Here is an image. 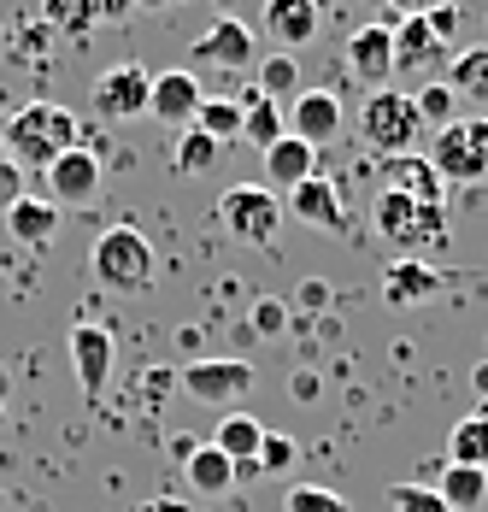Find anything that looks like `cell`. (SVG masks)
<instances>
[{
  "label": "cell",
  "instance_id": "obj_1",
  "mask_svg": "<svg viewBox=\"0 0 488 512\" xmlns=\"http://www.w3.org/2000/svg\"><path fill=\"white\" fill-rule=\"evenodd\" d=\"M0 142H6L12 159H30V165L48 171L59 154L83 148V130H77V112H65V106H53V101H30V106H18V112L6 118Z\"/></svg>",
  "mask_w": 488,
  "mask_h": 512
},
{
  "label": "cell",
  "instance_id": "obj_2",
  "mask_svg": "<svg viewBox=\"0 0 488 512\" xmlns=\"http://www.w3.org/2000/svg\"><path fill=\"white\" fill-rule=\"evenodd\" d=\"M377 236L394 248V259H424L430 248L447 242V206L383 189V201H377Z\"/></svg>",
  "mask_w": 488,
  "mask_h": 512
},
{
  "label": "cell",
  "instance_id": "obj_3",
  "mask_svg": "<svg viewBox=\"0 0 488 512\" xmlns=\"http://www.w3.org/2000/svg\"><path fill=\"white\" fill-rule=\"evenodd\" d=\"M359 136H365V148L371 154H418V136H424V118H418V106L412 95H400V89H371L365 106H359Z\"/></svg>",
  "mask_w": 488,
  "mask_h": 512
},
{
  "label": "cell",
  "instance_id": "obj_4",
  "mask_svg": "<svg viewBox=\"0 0 488 512\" xmlns=\"http://www.w3.org/2000/svg\"><path fill=\"white\" fill-rule=\"evenodd\" d=\"M89 265H95V283L118 289V295H142L153 283V248H147V236L136 224H112L95 242Z\"/></svg>",
  "mask_w": 488,
  "mask_h": 512
},
{
  "label": "cell",
  "instance_id": "obj_5",
  "mask_svg": "<svg viewBox=\"0 0 488 512\" xmlns=\"http://www.w3.org/2000/svg\"><path fill=\"white\" fill-rule=\"evenodd\" d=\"M430 165L441 183H483L488 177V118H453L430 142Z\"/></svg>",
  "mask_w": 488,
  "mask_h": 512
},
{
  "label": "cell",
  "instance_id": "obj_6",
  "mask_svg": "<svg viewBox=\"0 0 488 512\" xmlns=\"http://www.w3.org/2000/svg\"><path fill=\"white\" fill-rule=\"evenodd\" d=\"M218 218H224V230L247 242V248H265V242H277V230H283V201L265 189V183H242V189H224V201H218Z\"/></svg>",
  "mask_w": 488,
  "mask_h": 512
},
{
  "label": "cell",
  "instance_id": "obj_7",
  "mask_svg": "<svg viewBox=\"0 0 488 512\" xmlns=\"http://www.w3.org/2000/svg\"><path fill=\"white\" fill-rule=\"evenodd\" d=\"M253 383H259V371L247 359H195V365H183V389L200 407H236L242 395H253Z\"/></svg>",
  "mask_w": 488,
  "mask_h": 512
},
{
  "label": "cell",
  "instance_id": "obj_8",
  "mask_svg": "<svg viewBox=\"0 0 488 512\" xmlns=\"http://www.w3.org/2000/svg\"><path fill=\"white\" fill-rule=\"evenodd\" d=\"M147 95H153V71L147 65H106L95 77V89H89V106H95L100 118H147Z\"/></svg>",
  "mask_w": 488,
  "mask_h": 512
},
{
  "label": "cell",
  "instance_id": "obj_9",
  "mask_svg": "<svg viewBox=\"0 0 488 512\" xmlns=\"http://www.w3.org/2000/svg\"><path fill=\"white\" fill-rule=\"evenodd\" d=\"M195 65L253 71V65H259V36L247 30V18H230V12H218V18H212V30H206L195 48H189V71H195Z\"/></svg>",
  "mask_w": 488,
  "mask_h": 512
},
{
  "label": "cell",
  "instance_id": "obj_10",
  "mask_svg": "<svg viewBox=\"0 0 488 512\" xmlns=\"http://www.w3.org/2000/svg\"><path fill=\"white\" fill-rule=\"evenodd\" d=\"M283 212H289V218H300L306 230H330V236H347V230H353L342 189H336L324 171H318V177H306L300 189H289V195H283Z\"/></svg>",
  "mask_w": 488,
  "mask_h": 512
},
{
  "label": "cell",
  "instance_id": "obj_11",
  "mask_svg": "<svg viewBox=\"0 0 488 512\" xmlns=\"http://www.w3.org/2000/svg\"><path fill=\"white\" fill-rule=\"evenodd\" d=\"M347 71L359 77V83H371V89H389V77H394V24H359L353 36H347Z\"/></svg>",
  "mask_w": 488,
  "mask_h": 512
},
{
  "label": "cell",
  "instance_id": "obj_12",
  "mask_svg": "<svg viewBox=\"0 0 488 512\" xmlns=\"http://www.w3.org/2000/svg\"><path fill=\"white\" fill-rule=\"evenodd\" d=\"M48 177V201L65 212V206H89L100 195V154L95 148H71V154H59L42 171Z\"/></svg>",
  "mask_w": 488,
  "mask_h": 512
},
{
  "label": "cell",
  "instance_id": "obj_13",
  "mask_svg": "<svg viewBox=\"0 0 488 512\" xmlns=\"http://www.w3.org/2000/svg\"><path fill=\"white\" fill-rule=\"evenodd\" d=\"M71 371H77L83 401L106 395V377H112V330L106 324H77L71 330Z\"/></svg>",
  "mask_w": 488,
  "mask_h": 512
},
{
  "label": "cell",
  "instance_id": "obj_14",
  "mask_svg": "<svg viewBox=\"0 0 488 512\" xmlns=\"http://www.w3.org/2000/svg\"><path fill=\"white\" fill-rule=\"evenodd\" d=\"M200 77L189 65H171V71H159L153 77V95H147V118H159V124H195L200 112Z\"/></svg>",
  "mask_w": 488,
  "mask_h": 512
},
{
  "label": "cell",
  "instance_id": "obj_15",
  "mask_svg": "<svg viewBox=\"0 0 488 512\" xmlns=\"http://www.w3.org/2000/svg\"><path fill=\"white\" fill-rule=\"evenodd\" d=\"M289 136H300L306 148H330L342 136V101L324 89H306L289 101Z\"/></svg>",
  "mask_w": 488,
  "mask_h": 512
},
{
  "label": "cell",
  "instance_id": "obj_16",
  "mask_svg": "<svg viewBox=\"0 0 488 512\" xmlns=\"http://www.w3.org/2000/svg\"><path fill=\"white\" fill-rule=\"evenodd\" d=\"M259 18H265V30H271L277 53L306 48V42H318V30H324V12H318L312 0H265Z\"/></svg>",
  "mask_w": 488,
  "mask_h": 512
},
{
  "label": "cell",
  "instance_id": "obj_17",
  "mask_svg": "<svg viewBox=\"0 0 488 512\" xmlns=\"http://www.w3.org/2000/svg\"><path fill=\"white\" fill-rule=\"evenodd\" d=\"M441 289H447V277L430 259H389L383 265V301L389 307H418V301H430Z\"/></svg>",
  "mask_w": 488,
  "mask_h": 512
},
{
  "label": "cell",
  "instance_id": "obj_18",
  "mask_svg": "<svg viewBox=\"0 0 488 512\" xmlns=\"http://www.w3.org/2000/svg\"><path fill=\"white\" fill-rule=\"evenodd\" d=\"M306 177H318V148H306L300 136H283V142L265 148V189L271 195H289Z\"/></svg>",
  "mask_w": 488,
  "mask_h": 512
},
{
  "label": "cell",
  "instance_id": "obj_19",
  "mask_svg": "<svg viewBox=\"0 0 488 512\" xmlns=\"http://www.w3.org/2000/svg\"><path fill=\"white\" fill-rule=\"evenodd\" d=\"M6 230H12L18 248H48L59 236V206L48 195H24V201L6 206Z\"/></svg>",
  "mask_w": 488,
  "mask_h": 512
},
{
  "label": "cell",
  "instance_id": "obj_20",
  "mask_svg": "<svg viewBox=\"0 0 488 512\" xmlns=\"http://www.w3.org/2000/svg\"><path fill=\"white\" fill-rule=\"evenodd\" d=\"M436 65H447V48L430 36L424 12L418 18H400L394 24V71H436Z\"/></svg>",
  "mask_w": 488,
  "mask_h": 512
},
{
  "label": "cell",
  "instance_id": "obj_21",
  "mask_svg": "<svg viewBox=\"0 0 488 512\" xmlns=\"http://www.w3.org/2000/svg\"><path fill=\"white\" fill-rule=\"evenodd\" d=\"M383 183H389L394 195H412V201H436L441 206V183L436 165H430V154H394L383 159Z\"/></svg>",
  "mask_w": 488,
  "mask_h": 512
},
{
  "label": "cell",
  "instance_id": "obj_22",
  "mask_svg": "<svg viewBox=\"0 0 488 512\" xmlns=\"http://www.w3.org/2000/svg\"><path fill=\"white\" fill-rule=\"evenodd\" d=\"M259 442H265V424L247 418V412H224L218 430H212V448H218L230 465H253L259 460Z\"/></svg>",
  "mask_w": 488,
  "mask_h": 512
},
{
  "label": "cell",
  "instance_id": "obj_23",
  "mask_svg": "<svg viewBox=\"0 0 488 512\" xmlns=\"http://www.w3.org/2000/svg\"><path fill=\"white\" fill-rule=\"evenodd\" d=\"M436 495L447 501V512H483L488 507V471L483 465H447Z\"/></svg>",
  "mask_w": 488,
  "mask_h": 512
},
{
  "label": "cell",
  "instance_id": "obj_24",
  "mask_svg": "<svg viewBox=\"0 0 488 512\" xmlns=\"http://www.w3.org/2000/svg\"><path fill=\"white\" fill-rule=\"evenodd\" d=\"M183 483H189L195 495H206V501H212V495H224V489H236V465L224 460V454H218L212 442H200L195 454L183 460Z\"/></svg>",
  "mask_w": 488,
  "mask_h": 512
},
{
  "label": "cell",
  "instance_id": "obj_25",
  "mask_svg": "<svg viewBox=\"0 0 488 512\" xmlns=\"http://www.w3.org/2000/svg\"><path fill=\"white\" fill-rule=\"evenodd\" d=\"M447 89L453 95H465V101L488 106V48H459L453 59H447Z\"/></svg>",
  "mask_w": 488,
  "mask_h": 512
},
{
  "label": "cell",
  "instance_id": "obj_26",
  "mask_svg": "<svg viewBox=\"0 0 488 512\" xmlns=\"http://www.w3.org/2000/svg\"><path fill=\"white\" fill-rule=\"evenodd\" d=\"M447 465H483L488 471V407L453 424V436H447Z\"/></svg>",
  "mask_w": 488,
  "mask_h": 512
},
{
  "label": "cell",
  "instance_id": "obj_27",
  "mask_svg": "<svg viewBox=\"0 0 488 512\" xmlns=\"http://www.w3.org/2000/svg\"><path fill=\"white\" fill-rule=\"evenodd\" d=\"M253 71H259V95L271 106H289L294 95H300V59H294V53H271V59H259Z\"/></svg>",
  "mask_w": 488,
  "mask_h": 512
},
{
  "label": "cell",
  "instance_id": "obj_28",
  "mask_svg": "<svg viewBox=\"0 0 488 512\" xmlns=\"http://www.w3.org/2000/svg\"><path fill=\"white\" fill-rule=\"evenodd\" d=\"M242 124H247V106L224 101V95H218V101H200V112H195V130L212 136L218 148H224V142H242Z\"/></svg>",
  "mask_w": 488,
  "mask_h": 512
},
{
  "label": "cell",
  "instance_id": "obj_29",
  "mask_svg": "<svg viewBox=\"0 0 488 512\" xmlns=\"http://www.w3.org/2000/svg\"><path fill=\"white\" fill-rule=\"evenodd\" d=\"M242 106H247L242 142H253L259 154H265L271 142H283V136H289V112H283V106H271L265 95H253V101H242Z\"/></svg>",
  "mask_w": 488,
  "mask_h": 512
},
{
  "label": "cell",
  "instance_id": "obj_30",
  "mask_svg": "<svg viewBox=\"0 0 488 512\" xmlns=\"http://www.w3.org/2000/svg\"><path fill=\"white\" fill-rule=\"evenodd\" d=\"M171 165H177L183 177H200V171H212V165H218V142H212V136H200L195 124H189V130H183V142H177V159H171Z\"/></svg>",
  "mask_w": 488,
  "mask_h": 512
},
{
  "label": "cell",
  "instance_id": "obj_31",
  "mask_svg": "<svg viewBox=\"0 0 488 512\" xmlns=\"http://www.w3.org/2000/svg\"><path fill=\"white\" fill-rule=\"evenodd\" d=\"M412 106H418L424 130H447V124H453V106H459V95H453L447 83H424V89L412 95Z\"/></svg>",
  "mask_w": 488,
  "mask_h": 512
},
{
  "label": "cell",
  "instance_id": "obj_32",
  "mask_svg": "<svg viewBox=\"0 0 488 512\" xmlns=\"http://www.w3.org/2000/svg\"><path fill=\"white\" fill-rule=\"evenodd\" d=\"M283 512H353L336 495V489H318V483H294L289 495H283Z\"/></svg>",
  "mask_w": 488,
  "mask_h": 512
},
{
  "label": "cell",
  "instance_id": "obj_33",
  "mask_svg": "<svg viewBox=\"0 0 488 512\" xmlns=\"http://www.w3.org/2000/svg\"><path fill=\"white\" fill-rule=\"evenodd\" d=\"M389 507L394 512H447V501L436 495V483H394Z\"/></svg>",
  "mask_w": 488,
  "mask_h": 512
},
{
  "label": "cell",
  "instance_id": "obj_34",
  "mask_svg": "<svg viewBox=\"0 0 488 512\" xmlns=\"http://www.w3.org/2000/svg\"><path fill=\"white\" fill-rule=\"evenodd\" d=\"M42 24L59 30V36H83L89 30V12H83V0H42Z\"/></svg>",
  "mask_w": 488,
  "mask_h": 512
},
{
  "label": "cell",
  "instance_id": "obj_35",
  "mask_svg": "<svg viewBox=\"0 0 488 512\" xmlns=\"http://www.w3.org/2000/svg\"><path fill=\"white\" fill-rule=\"evenodd\" d=\"M424 24H430V36H436L441 48H453V42H459L465 12H459V6H447V0H430V6H424Z\"/></svg>",
  "mask_w": 488,
  "mask_h": 512
},
{
  "label": "cell",
  "instance_id": "obj_36",
  "mask_svg": "<svg viewBox=\"0 0 488 512\" xmlns=\"http://www.w3.org/2000/svg\"><path fill=\"white\" fill-rule=\"evenodd\" d=\"M294 454H300V448H294V436H283V430H265V442H259V471H289L294 465Z\"/></svg>",
  "mask_w": 488,
  "mask_h": 512
},
{
  "label": "cell",
  "instance_id": "obj_37",
  "mask_svg": "<svg viewBox=\"0 0 488 512\" xmlns=\"http://www.w3.org/2000/svg\"><path fill=\"white\" fill-rule=\"evenodd\" d=\"M83 12H89V24H130V0H83Z\"/></svg>",
  "mask_w": 488,
  "mask_h": 512
},
{
  "label": "cell",
  "instance_id": "obj_38",
  "mask_svg": "<svg viewBox=\"0 0 488 512\" xmlns=\"http://www.w3.org/2000/svg\"><path fill=\"white\" fill-rule=\"evenodd\" d=\"M12 201H24V165L18 159H0V212Z\"/></svg>",
  "mask_w": 488,
  "mask_h": 512
},
{
  "label": "cell",
  "instance_id": "obj_39",
  "mask_svg": "<svg viewBox=\"0 0 488 512\" xmlns=\"http://www.w3.org/2000/svg\"><path fill=\"white\" fill-rule=\"evenodd\" d=\"M289 324V312H283V301H259L253 307V330H265V336H277Z\"/></svg>",
  "mask_w": 488,
  "mask_h": 512
},
{
  "label": "cell",
  "instance_id": "obj_40",
  "mask_svg": "<svg viewBox=\"0 0 488 512\" xmlns=\"http://www.w3.org/2000/svg\"><path fill=\"white\" fill-rule=\"evenodd\" d=\"M324 301H330V283H306V289H300V307L306 312H318Z\"/></svg>",
  "mask_w": 488,
  "mask_h": 512
},
{
  "label": "cell",
  "instance_id": "obj_41",
  "mask_svg": "<svg viewBox=\"0 0 488 512\" xmlns=\"http://www.w3.org/2000/svg\"><path fill=\"white\" fill-rule=\"evenodd\" d=\"M377 6H389L394 18H418V12H424L430 0H377Z\"/></svg>",
  "mask_w": 488,
  "mask_h": 512
},
{
  "label": "cell",
  "instance_id": "obj_42",
  "mask_svg": "<svg viewBox=\"0 0 488 512\" xmlns=\"http://www.w3.org/2000/svg\"><path fill=\"white\" fill-rule=\"evenodd\" d=\"M312 6H318V12H324V24H330V18H342L347 0H312Z\"/></svg>",
  "mask_w": 488,
  "mask_h": 512
},
{
  "label": "cell",
  "instance_id": "obj_43",
  "mask_svg": "<svg viewBox=\"0 0 488 512\" xmlns=\"http://www.w3.org/2000/svg\"><path fill=\"white\" fill-rule=\"evenodd\" d=\"M471 383H477V395H488V365H477V371H471Z\"/></svg>",
  "mask_w": 488,
  "mask_h": 512
},
{
  "label": "cell",
  "instance_id": "obj_44",
  "mask_svg": "<svg viewBox=\"0 0 488 512\" xmlns=\"http://www.w3.org/2000/svg\"><path fill=\"white\" fill-rule=\"evenodd\" d=\"M142 512H183L177 501H153V507H142Z\"/></svg>",
  "mask_w": 488,
  "mask_h": 512
},
{
  "label": "cell",
  "instance_id": "obj_45",
  "mask_svg": "<svg viewBox=\"0 0 488 512\" xmlns=\"http://www.w3.org/2000/svg\"><path fill=\"white\" fill-rule=\"evenodd\" d=\"M0 424H6V383H0Z\"/></svg>",
  "mask_w": 488,
  "mask_h": 512
},
{
  "label": "cell",
  "instance_id": "obj_46",
  "mask_svg": "<svg viewBox=\"0 0 488 512\" xmlns=\"http://www.w3.org/2000/svg\"><path fill=\"white\" fill-rule=\"evenodd\" d=\"M130 6H171V0H130Z\"/></svg>",
  "mask_w": 488,
  "mask_h": 512
},
{
  "label": "cell",
  "instance_id": "obj_47",
  "mask_svg": "<svg viewBox=\"0 0 488 512\" xmlns=\"http://www.w3.org/2000/svg\"><path fill=\"white\" fill-rule=\"evenodd\" d=\"M230 6H236V0H218V12H230Z\"/></svg>",
  "mask_w": 488,
  "mask_h": 512
}]
</instances>
